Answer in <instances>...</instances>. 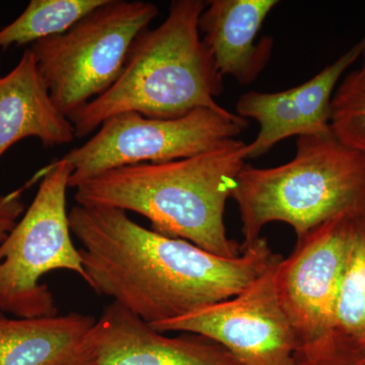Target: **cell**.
I'll return each instance as SVG.
<instances>
[{"mask_svg":"<svg viewBox=\"0 0 365 365\" xmlns=\"http://www.w3.org/2000/svg\"><path fill=\"white\" fill-rule=\"evenodd\" d=\"M68 218L86 283L150 325L232 299L282 258L266 237L223 258L141 227L121 209L76 205Z\"/></svg>","mask_w":365,"mask_h":365,"instance_id":"6da1fadb","label":"cell"},{"mask_svg":"<svg viewBox=\"0 0 365 365\" xmlns=\"http://www.w3.org/2000/svg\"><path fill=\"white\" fill-rule=\"evenodd\" d=\"M245 160L247 144L232 139L194 157L107 170L79 185L74 198L78 205L138 213L153 232L237 258L242 246L228 239L225 210Z\"/></svg>","mask_w":365,"mask_h":365,"instance_id":"7a4b0ae2","label":"cell"},{"mask_svg":"<svg viewBox=\"0 0 365 365\" xmlns=\"http://www.w3.org/2000/svg\"><path fill=\"white\" fill-rule=\"evenodd\" d=\"M206 6L203 0H173L162 25L137 36L116 83L69 115L76 137L91 135L122 113L176 119L198 109L227 111L215 100L223 78L199 32Z\"/></svg>","mask_w":365,"mask_h":365,"instance_id":"3957f363","label":"cell"},{"mask_svg":"<svg viewBox=\"0 0 365 365\" xmlns=\"http://www.w3.org/2000/svg\"><path fill=\"white\" fill-rule=\"evenodd\" d=\"M241 215L242 250L265 225L284 222L297 239L365 203V153L332 134L297 137L290 162L268 169L245 165L232 192Z\"/></svg>","mask_w":365,"mask_h":365,"instance_id":"277c9868","label":"cell"},{"mask_svg":"<svg viewBox=\"0 0 365 365\" xmlns=\"http://www.w3.org/2000/svg\"><path fill=\"white\" fill-rule=\"evenodd\" d=\"M40 173L32 204L0 244V312L16 318L58 314L54 295L41 282L46 274L68 270L88 280L66 210L71 163L61 158Z\"/></svg>","mask_w":365,"mask_h":365,"instance_id":"5b68a950","label":"cell"},{"mask_svg":"<svg viewBox=\"0 0 365 365\" xmlns=\"http://www.w3.org/2000/svg\"><path fill=\"white\" fill-rule=\"evenodd\" d=\"M158 16L151 2L107 0L66 32L31 46L53 103L67 118L123 71L132 43Z\"/></svg>","mask_w":365,"mask_h":365,"instance_id":"8992f818","label":"cell"},{"mask_svg":"<svg viewBox=\"0 0 365 365\" xmlns=\"http://www.w3.org/2000/svg\"><path fill=\"white\" fill-rule=\"evenodd\" d=\"M248 126L246 119L228 110L198 109L176 119L134 112L115 115L85 144L64 155L72 168L68 188L125 165L173 162L207 153L235 139Z\"/></svg>","mask_w":365,"mask_h":365,"instance_id":"52a82bcc","label":"cell"},{"mask_svg":"<svg viewBox=\"0 0 365 365\" xmlns=\"http://www.w3.org/2000/svg\"><path fill=\"white\" fill-rule=\"evenodd\" d=\"M281 259L232 299L150 325L160 333L187 332L207 338L225 348L240 365H297L299 340L274 285Z\"/></svg>","mask_w":365,"mask_h":365,"instance_id":"ba28073f","label":"cell"},{"mask_svg":"<svg viewBox=\"0 0 365 365\" xmlns=\"http://www.w3.org/2000/svg\"><path fill=\"white\" fill-rule=\"evenodd\" d=\"M354 210L336 216L297 239L292 254L276 265V294L299 340V350L335 332Z\"/></svg>","mask_w":365,"mask_h":365,"instance_id":"9c48e42d","label":"cell"},{"mask_svg":"<svg viewBox=\"0 0 365 365\" xmlns=\"http://www.w3.org/2000/svg\"><path fill=\"white\" fill-rule=\"evenodd\" d=\"M365 36L318 74L289 90L277 93L251 91L237 100L240 117L259 124L258 135L247 144V158L266 155L276 144L292 136L328 135L331 106L341 76L362 56Z\"/></svg>","mask_w":365,"mask_h":365,"instance_id":"30bf717a","label":"cell"},{"mask_svg":"<svg viewBox=\"0 0 365 365\" xmlns=\"http://www.w3.org/2000/svg\"><path fill=\"white\" fill-rule=\"evenodd\" d=\"M95 365H240L222 346L202 336L165 337L113 302L93 331Z\"/></svg>","mask_w":365,"mask_h":365,"instance_id":"8fae6325","label":"cell"},{"mask_svg":"<svg viewBox=\"0 0 365 365\" xmlns=\"http://www.w3.org/2000/svg\"><path fill=\"white\" fill-rule=\"evenodd\" d=\"M277 0H211L199 19V32L220 76L242 86L254 83L272 54L274 40H258Z\"/></svg>","mask_w":365,"mask_h":365,"instance_id":"7c38bea8","label":"cell"},{"mask_svg":"<svg viewBox=\"0 0 365 365\" xmlns=\"http://www.w3.org/2000/svg\"><path fill=\"white\" fill-rule=\"evenodd\" d=\"M96 322L79 313L11 319L0 312V365H95Z\"/></svg>","mask_w":365,"mask_h":365,"instance_id":"4fadbf2b","label":"cell"},{"mask_svg":"<svg viewBox=\"0 0 365 365\" xmlns=\"http://www.w3.org/2000/svg\"><path fill=\"white\" fill-rule=\"evenodd\" d=\"M35 137L47 148L76 138L71 120L60 112L31 49L14 69L0 76V158L21 139Z\"/></svg>","mask_w":365,"mask_h":365,"instance_id":"5bb4252c","label":"cell"},{"mask_svg":"<svg viewBox=\"0 0 365 365\" xmlns=\"http://www.w3.org/2000/svg\"><path fill=\"white\" fill-rule=\"evenodd\" d=\"M335 332L365 349V203L353 211Z\"/></svg>","mask_w":365,"mask_h":365,"instance_id":"9a60e30c","label":"cell"},{"mask_svg":"<svg viewBox=\"0 0 365 365\" xmlns=\"http://www.w3.org/2000/svg\"><path fill=\"white\" fill-rule=\"evenodd\" d=\"M107 0H32L18 19L0 30V49L34 44L60 35Z\"/></svg>","mask_w":365,"mask_h":365,"instance_id":"2e32d148","label":"cell"},{"mask_svg":"<svg viewBox=\"0 0 365 365\" xmlns=\"http://www.w3.org/2000/svg\"><path fill=\"white\" fill-rule=\"evenodd\" d=\"M330 126L340 143L365 153V69L350 72L336 88Z\"/></svg>","mask_w":365,"mask_h":365,"instance_id":"e0dca14e","label":"cell"},{"mask_svg":"<svg viewBox=\"0 0 365 365\" xmlns=\"http://www.w3.org/2000/svg\"><path fill=\"white\" fill-rule=\"evenodd\" d=\"M297 365H365V349L334 332L326 339L300 349Z\"/></svg>","mask_w":365,"mask_h":365,"instance_id":"ac0fdd59","label":"cell"},{"mask_svg":"<svg viewBox=\"0 0 365 365\" xmlns=\"http://www.w3.org/2000/svg\"><path fill=\"white\" fill-rule=\"evenodd\" d=\"M39 179H41L40 173L21 188L0 196V244L9 237L11 230L19 222V217L25 212L26 205L23 201L24 192Z\"/></svg>","mask_w":365,"mask_h":365,"instance_id":"d6986e66","label":"cell"},{"mask_svg":"<svg viewBox=\"0 0 365 365\" xmlns=\"http://www.w3.org/2000/svg\"><path fill=\"white\" fill-rule=\"evenodd\" d=\"M362 69H365V48L364 50V53H362Z\"/></svg>","mask_w":365,"mask_h":365,"instance_id":"ffe728a7","label":"cell"}]
</instances>
